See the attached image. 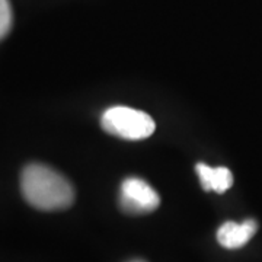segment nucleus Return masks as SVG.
<instances>
[{
    "mask_svg": "<svg viewBox=\"0 0 262 262\" xmlns=\"http://www.w3.org/2000/svg\"><path fill=\"white\" fill-rule=\"evenodd\" d=\"M131 262H144V261H131Z\"/></svg>",
    "mask_w": 262,
    "mask_h": 262,
    "instance_id": "7",
    "label": "nucleus"
},
{
    "mask_svg": "<svg viewBox=\"0 0 262 262\" xmlns=\"http://www.w3.org/2000/svg\"><path fill=\"white\" fill-rule=\"evenodd\" d=\"M258 230V223L249 219L244 223L226 222L217 230V242L226 249H241L253 237Z\"/></svg>",
    "mask_w": 262,
    "mask_h": 262,
    "instance_id": "4",
    "label": "nucleus"
},
{
    "mask_svg": "<svg viewBox=\"0 0 262 262\" xmlns=\"http://www.w3.org/2000/svg\"><path fill=\"white\" fill-rule=\"evenodd\" d=\"M160 204L159 194L141 178H127L120 189V206L128 214H147Z\"/></svg>",
    "mask_w": 262,
    "mask_h": 262,
    "instance_id": "3",
    "label": "nucleus"
},
{
    "mask_svg": "<svg viewBox=\"0 0 262 262\" xmlns=\"http://www.w3.org/2000/svg\"><path fill=\"white\" fill-rule=\"evenodd\" d=\"M101 125L108 134L124 140H143L156 130V122L149 114L121 105L103 111Z\"/></svg>",
    "mask_w": 262,
    "mask_h": 262,
    "instance_id": "2",
    "label": "nucleus"
},
{
    "mask_svg": "<svg viewBox=\"0 0 262 262\" xmlns=\"http://www.w3.org/2000/svg\"><path fill=\"white\" fill-rule=\"evenodd\" d=\"M195 170L204 191H214L217 194H223L233 185V175L230 169L226 166L211 168L206 163H196Z\"/></svg>",
    "mask_w": 262,
    "mask_h": 262,
    "instance_id": "5",
    "label": "nucleus"
},
{
    "mask_svg": "<svg viewBox=\"0 0 262 262\" xmlns=\"http://www.w3.org/2000/svg\"><path fill=\"white\" fill-rule=\"evenodd\" d=\"M22 195L28 204L42 211L64 210L75 201V189L57 170L41 163H31L20 175Z\"/></svg>",
    "mask_w": 262,
    "mask_h": 262,
    "instance_id": "1",
    "label": "nucleus"
},
{
    "mask_svg": "<svg viewBox=\"0 0 262 262\" xmlns=\"http://www.w3.org/2000/svg\"><path fill=\"white\" fill-rule=\"evenodd\" d=\"M13 12L9 0H0V41L5 39L12 29Z\"/></svg>",
    "mask_w": 262,
    "mask_h": 262,
    "instance_id": "6",
    "label": "nucleus"
}]
</instances>
